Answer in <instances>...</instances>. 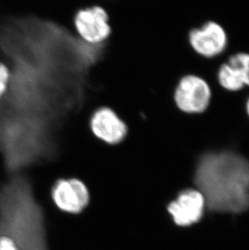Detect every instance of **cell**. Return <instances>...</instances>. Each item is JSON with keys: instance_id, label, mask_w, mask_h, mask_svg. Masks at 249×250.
<instances>
[{"instance_id": "cell-2", "label": "cell", "mask_w": 249, "mask_h": 250, "mask_svg": "<svg viewBox=\"0 0 249 250\" xmlns=\"http://www.w3.org/2000/svg\"><path fill=\"white\" fill-rule=\"evenodd\" d=\"M0 235L21 250H47L44 213L24 177L16 176L0 189Z\"/></svg>"}, {"instance_id": "cell-1", "label": "cell", "mask_w": 249, "mask_h": 250, "mask_svg": "<svg viewBox=\"0 0 249 250\" xmlns=\"http://www.w3.org/2000/svg\"><path fill=\"white\" fill-rule=\"evenodd\" d=\"M195 182L211 210L239 213L249 208V162L242 156L207 154L198 164Z\"/></svg>"}, {"instance_id": "cell-8", "label": "cell", "mask_w": 249, "mask_h": 250, "mask_svg": "<svg viewBox=\"0 0 249 250\" xmlns=\"http://www.w3.org/2000/svg\"><path fill=\"white\" fill-rule=\"evenodd\" d=\"M206 202L198 190L188 189L179 194L167 208L168 212L179 226H188L202 218Z\"/></svg>"}, {"instance_id": "cell-10", "label": "cell", "mask_w": 249, "mask_h": 250, "mask_svg": "<svg viewBox=\"0 0 249 250\" xmlns=\"http://www.w3.org/2000/svg\"><path fill=\"white\" fill-rule=\"evenodd\" d=\"M228 63L237 70L245 85L249 86V54L240 53L233 55L229 59Z\"/></svg>"}, {"instance_id": "cell-11", "label": "cell", "mask_w": 249, "mask_h": 250, "mask_svg": "<svg viewBox=\"0 0 249 250\" xmlns=\"http://www.w3.org/2000/svg\"><path fill=\"white\" fill-rule=\"evenodd\" d=\"M10 71L6 64L0 62V99L6 93L9 83Z\"/></svg>"}, {"instance_id": "cell-4", "label": "cell", "mask_w": 249, "mask_h": 250, "mask_svg": "<svg viewBox=\"0 0 249 250\" xmlns=\"http://www.w3.org/2000/svg\"><path fill=\"white\" fill-rule=\"evenodd\" d=\"M52 199L59 210L69 214H79L90 202L86 185L76 178L59 179L52 188Z\"/></svg>"}, {"instance_id": "cell-5", "label": "cell", "mask_w": 249, "mask_h": 250, "mask_svg": "<svg viewBox=\"0 0 249 250\" xmlns=\"http://www.w3.org/2000/svg\"><path fill=\"white\" fill-rule=\"evenodd\" d=\"M108 19L105 11L98 6L80 10L75 18L78 35L90 44L103 42L110 34Z\"/></svg>"}, {"instance_id": "cell-13", "label": "cell", "mask_w": 249, "mask_h": 250, "mask_svg": "<svg viewBox=\"0 0 249 250\" xmlns=\"http://www.w3.org/2000/svg\"><path fill=\"white\" fill-rule=\"evenodd\" d=\"M247 113L249 116V100H248V102H247Z\"/></svg>"}, {"instance_id": "cell-12", "label": "cell", "mask_w": 249, "mask_h": 250, "mask_svg": "<svg viewBox=\"0 0 249 250\" xmlns=\"http://www.w3.org/2000/svg\"><path fill=\"white\" fill-rule=\"evenodd\" d=\"M0 250H21V249L12 239L0 235Z\"/></svg>"}, {"instance_id": "cell-6", "label": "cell", "mask_w": 249, "mask_h": 250, "mask_svg": "<svg viewBox=\"0 0 249 250\" xmlns=\"http://www.w3.org/2000/svg\"><path fill=\"white\" fill-rule=\"evenodd\" d=\"M188 42L191 47L200 55L212 58L224 52L228 37L221 25L215 22H207L201 28L190 31Z\"/></svg>"}, {"instance_id": "cell-7", "label": "cell", "mask_w": 249, "mask_h": 250, "mask_svg": "<svg viewBox=\"0 0 249 250\" xmlns=\"http://www.w3.org/2000/svg\"><path fill=\"white\" fill-rule=\"evenodd\" d=\"M90 128L95 137L110 146L121 144L126 137V125L108 108L97 109L92 114Z\"/></svg>"}, {"instance_id": "cell-9", "label": "cell", "mask_w": 249, "mask_h": 250, "mask_svg": "<svg viewBox=\"0 0 249 250\" xmlns=\"http://www.w3.org/2000/svg\"><path fill=\"white\" fill-rule=\"evenodd\" d=\"M218 79L222 87L229 91H239L245 86L240 73L228 62L222 65L219 68Z\"/></svg>"}, {"instance_id": "cell-3", "label": "cell", "mask_w": 249, "mask_h": 250, "mask_svg": "<svg viewBox=\"0 0 249 250\" xmlns=\"http://www.w3.org/2000/svg\"><path fill=\"white\" fill-rule=\"evenodd\" d=\"M210 97L211 91L207 81L194 75L182 76L173 93L176 108L188 114L204 112L209 105Z\"/></svg>"}]
</instances>
